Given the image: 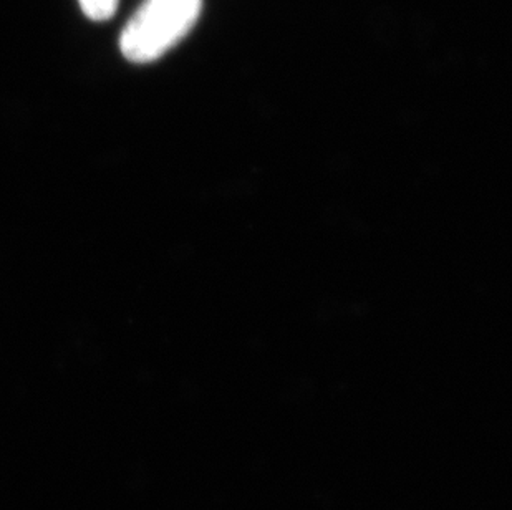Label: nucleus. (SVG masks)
Returning a JSON list of instances; mask_svg holds the SVG:
<instances>
[{"instance_id": "obj_1", "label": "nucleus", "mask_w": 512, "mask_h": 510, "mask_svg": "<svg viewBox=\"0 0 512 510\" xmlns=\"http://www.w3.org/2000/svg\"><path fill=\"white\" fill-rule=\"evenodd\" d=\"M201 9L203 0H145L121 32L123 57L133 63L155 62L191 32Z\"/></svg>"}, {"instance_id": "obj_2", "label": "nucleus", "mask_w": 512, "mask_h": 510, "mask_svg": "<svg viewBox=\"0 0 512 510\" xmlns=\"http://www.w3.org/2000/svg\"><path fill=\"white\" fill-rule=\"evenodd\" d=\"M78 2H80L83 14L87 15L88 19L105 22V20L112 19L120 0H78Z\"/></svg>"}]
</instances>
